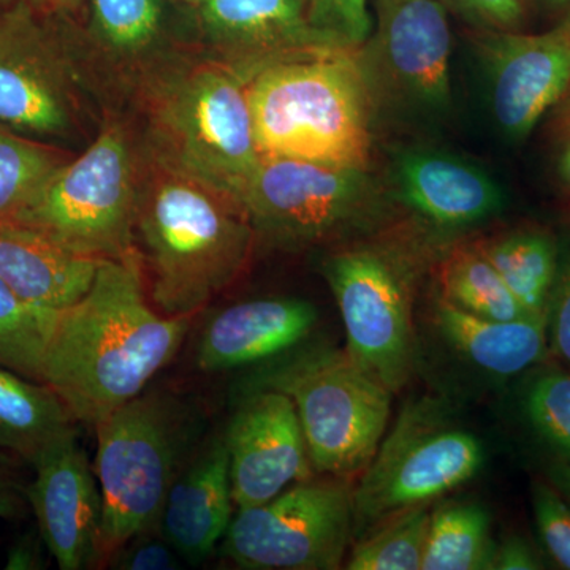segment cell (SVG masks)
<instances>
[{
    "label": "cell",
    "mask_w": 570,
    "mask_h": 570,
    "mask_svg": "<svg viewBox=\"0 0 570 570\" xmlns=\"http://www.w3.org/2000/svg\"><path fill=\"white\" fill-rule=\"evenodd\" d=\"M194 316L168 317L149 299L137 249L99 264L75 305L56 313L41 379L75 422L96 428L145 392L181 348Z\"/></svg>",
    "instance_id": "6da1fadb"
},
{
    "label": "cell",
    "mask_w": 570,
    "mask_h": 570,
    "mask_svg": "<svg viewBox=\"0 0 570 570\" xmlns=\"http://www.w3.org/2000/svg\"><path fill=\"white\" fill-rule=\"evenodd\" d=\"M255 243L236 198L142 149L135 249L160 313L195 316L245 272Z\"/></svg>",
    "instance_id": "7a4b0ae2"
},
{
    "label": "cell",
    "mask_w": 570,
    "mask_h": 570,
    "mask_svg": "<svg viewBox=\"0 0 570 570\" xmlns=\"http://www.w3.org/2000/svg\"><path fill=\"white\" fill-rule=\"evenodd\" d=\"M153 159L238 200L261 160L242 73L209 55L163 51L126 75Z\"/></svg>",
    "instance_id": "3957f363"
},
{
    "label": "cell",
    "mask_w": 570,
    "mask_h": 570,
    "mask_svg": "<svg viewBox=\"0 0 570 570\" xmlns=\"http://www.w3.org/2000/svg\"><path fill=\"white\" fill-rule=\"evenodd\" d=\"M261 156L365 168L374 96L360 47H318L245 78Z\"/></svg>",
    "instance_id": "277c9868"
},
{
    "label": "cell",
    "mask_w": 570,
    "mask_h": 570,
    "mask_svg": "<svg viewBox=\"0 0 570 570\" xmlns=\"http://www.w3.org/2000/svg\"><path fill=\"white\" fill-rule=\"evenodd\" d=\"M195 419L178 397L142 392L94 430V472L102 497L100 560L157 527L171 483L195 439Z\"/></svg>",
    "instance_id": "5b68a950"
},
{
    "label": "cell",
    "mask_w": 570,
    "mask_h": 570,
    "mask_svg": "<svg viewBox=\"0 0 570 570\" xmlns=\"http://www.w3.org/2000/svg\"><path fill=\"white\" fill-rule=\"evenodd\" d=\"M141 171L140 137L110 116L88 149L59 167L13 220L86 257L121 258L135 250Z\"/></svg>",
    "instance_id": "8992f818"
},
{
    "label": "cell",
    "mask_w": 570,
    "mask_h": 570,
    "mask_svg": "<svg viewBox=\"0 0 570 570\" xmlns=\"http://www.w3.org/2000/svg\"><path fill=\"white\" fill-rule=\"evenodd\" d=\"M258 389L291 397L316 474H362L387 433L393 393L356 365L346 348L285 356L247 382L246 390Z\"/></svg>",
    "instance_id": "52a82bcc"
},
{
    "label": "cell",
    "mask_w": 570,
    "mask_h": 570,
    "mask_svg": "<svg viewBox=\"0 0 570 570\" xmlns=\"http://www.w3.org/2000/svg\"><path fill=\"white\" fill-rule=\"evenodd\" d=\"M322 275L343 317L347 354L390 392H401L417 370L411 258L389 243H360L330 254Z\"/></svg>",
    "instance_id": "ba28073f"
},
{
    "label": "cell",
    "mask_w": 570,
    "mask_h": 570,
    "mask_svg": "<svg viewBox=\"0 0 570 570\" xmlns=\"http://www.w3.org/2000/svg\"><path fill=\"white\" fill-rule=\"evenodd\" d=\"M485 449L434 401L409 404L354 489V539L381 521L431 504L479 474Z\"/></svg>",
    "instance_id": "9c48e42d"
},
{
    "label": "cell",
    "mask_w": 570,
    "mask_h": 570,
    "mask_svg": "<svg viewBox=\"0 0 570 570\" xmlns=\"http://www.w3.org/2000/svg\"><path fill=\"white\" fill-rule=\"evenodd\" d=\"M238 202L257 242L302 249L365 225L381 190L365 168L262 156Z\"/></svg>",
    "instance_id": "30bf717a"
},
{
    "label": "cell",
    "mask_w": 570,
    "mask_h": 570,
    "mask_svg": "<svg viewBox=\"0 0 570 570\" xmlns=\"http://www.w3.org/2000/svg\"><path fill=\"white\" fill-rule=\"evenodd\" d=\"M236 510L220 554L242 569H341L354 540V487L346 478H311Z\"/></svg>",
    "instance_id": "8fae6325"
},
{
    "label": "cell",
    "mask_w": 570,
    "mask_h": 570,
    "mask_svg": "<svg viewBox=\"0 0 570 570\" xmlns=\"http://www.w3.org/2000/svg\"><path fill=\"white\" fill-rule=\"evenodd\" d=\"M45 11H0V124L33 138H66L80 121V77Z\"/></svg>",
    "instance_id": "7c38bea8"
},
{
    "label": "cell",
    "mask_w": 570,
    "mask_h": 570,
    "mask_svg": "<svg viewBox=\"0 0 570 570\" xmlns=\"http://www.w3.org/2000/svg\"><path fill=\"white\" fill-rule=\"evenodd\" d=\"M360 56L374 96L417 111L452 107V32L442 0H376V26Z\"/></svg>",
    "instance_id": "4fadbf2b"
},
{
    "label": "cell",
    "mask_w": 570,
    "mask_h": 570,
    "mask_svg": "<svg viewBox=\"0 0 570 570\" xmlns=\"http://www.w3.org/2000/svg\"><path fill=\"white\" fill-rule=\"evenodd\" d=\"M474 41L494 121L524 140L570 91V11L546 32L482 29Z\"/></svg>",
    "instance_id": "5bb4252c"
},
{
    "label": "cell",
    "mask_w": 570,
    "mask_h": 570,
    "mask_svg": "<svg viewBox=\"0 0 570 570\" xmlns=\"http://www.w3.org/2000/svg\"><path fill=\"white\" fill-rule=\"evenodd\" d=\"M224 439L236 509L264 504L316 474L294 403L276 390H246Z\"/></svg>",
    "instance_id": "9a60e30c"
},
{
    "label": "cell",
    "mask_w": 570,
    "mask_h": 570,
    "mask_svg": "<svg viewBox=\"0 0 570 570\" xmlns=\"http://www.w3.org/2000/svg\"><path fill=\"white\" fill-rule=\"evenodd\" d=\"M32 469L26 498L52 560L62 570L100 562L102 497L77 428L56 439Z\"/></svg>",
    "instance_id": "2e32d148"
},
{
    "label": "cell",
    "mask_w": 570,
    "mask_h": 570,
    "mask_svg": "<svg viewBox=\"0 0 570 570\" xmlns=\"http://www.w3.org/2000/svg\"><path fill=\"white\" fill-rule=\"evenodd\" d=\"M206 55L243 77L258 67L318 47H351L314 20L309 0H195Z\"/></svg>",
    "instance_id": "e0dca14e"
},
{
    "label": "cell",
    "mask_w": 570,
    "mask_h": 570,
    "mask_svg": "<svg viewBox=\"0 0 570 570\" xmlns=\"http://www.w3.org/2000/svg\"><path fill=\"white\" fill-rule=\"evenodd\" d=\"M393 184L401 204L439 228L471 227L504 208V194L485 170L438 149L397 154Z\"/></svg>",
    "instance_id": "ac0fdd59"
},
{
    "label": "cell",
    "mask_w": 570,
    "mask_h": 570,
    "mask_svg": "<svg viewBox=\"0 0 570 570\" xmlns=\"http://www.w3.org/2000/svg\"><path fill=\"white\" fill-rule=\"evenodd\" d=\"M318 311L302 298H258L225 307L206 324L197 366L223 373L268 362L299 346L317 325Z\"/></svg>",
    "instance_id": "d6986e66"
},
{
    "label": "cell",
    "mask_w": 570,
    "mask_h": 570,
    "mask_svg": "<svg viewBox=\"0 0 570 570\" xmlns=\"http://www.w3.org/2000/svg\"><path fill=\"white\" fill-rule=\"evenodd\" d=\"M234 508L228 450L225 439L217 436L179 471L157 528L184 561L200 564L223 542Z\"/></svg>",
    "instance_id": "ffe728a7"
},
{
    "label": "cell",
    "mask_w": 570,
    "mask_h": 570,
    "mask_svg": "<svg viewBox=\"0 0 570 570\" xmlns=\"http://www.w3.org/2000/svg\"><path fill=\"white\" fill-rule=\"evenodd\" d=\"M100 262L29 225L0 219V281L29 305L52 313L75 305L91 288Z\"/></svg>",
    "instance_id": "44dd1931"
},
{
    "label": "cell",
    "mask_w": 570,
    "mask_h": 570,
    "mask_svg": "<svg viewBox=\"0 0 570 570\" xmlns=\"http://www.w3.org/2000/svg\"><path fill=\"white\" fill-rule=\"evenodd\" d=\"M433 321L461 358L490 376H517L549 358L547 322L542 316L491 321L469 314L436 294Z\"/></svg>",
    "instance_id": "7402d4cb"
},
{
    "label": "cell",
    "mask_w": 570,
    "mask_h": 570,
    "mask_svg": "<svg viewBox=\"0 0 570 570\" xmlns=\"http://www.w3.org/2000/svg\"><path fill=\"white\" fill-rule=\"evenodd\" d=\"M75 426L69 409L47 384L0 366V453L33 466Z\"/></svg>",
    "instance_id": "603a6c76"
},
{
    "label": "cell",
    "mask_w": 570,
    "mask_h": 570,
    "mask_svg": "<svg viewBox=\"0 0 570 570\" xmlns=\"http://www.w3.org/2000/svg\"><path fill=\"white\" fill-rule=\"evenodd\" d=\"M474 243L523 309L530 316L546 317L561 255L553 234L527 225Z\"/></svg>",
    "instance_id": "cb8c5ba5"
},
{
    "label": "cell",
    "mask_w": 570,
    "mask_h": 570,
    "mask_svg": "<svg viewBox=\"0 0 570 570\" xmlns=\"http://www.w3.org/2000/svg\"><path fill=\"white\" fill-rule=\"evenodd\" d=\"M89 39L126 75L164 51L163 0H89Z\"/></svg>",
    "instance_id": "d4e9b609"
},
{
    "label": "cell",
    "mask_w": 570,
    "mask_h": 570,
    "mask_svg": "<svg viewBox=\"0 0 570 570\" xmlns=\"http://www.w3.org/2000/svg\"><path fill=\"white\" fill-rule=\"evenodd\" d=\"M497 546L483 505L442 502L431 509L422 570H491Z\"/></svg>",
    "instance_id": "484cf974"
},
{
    "label": "cell",
    "mask_w": 570,
    "mask_h": 570,
    "mask_svg": "<svg viewBox=\"0 0 570 570\" xmlns=\"http://www.w3.org/2000/svg\"><path fill=\"white\" fill-rule=\"evenodd\" d=\"M436 277L438 295L469 314L491 321L530 316L474 242L449 249Z\"/></svg>",
    "instance_id": "4316f807"
},
{
    "label": "cell",
    "mask_w": 570,
    "mask_h": 570,
    "mask_svg": "<svg viewBox=\"0 0 570 570\" xmlns=\"http://www.w3.org/2000/svg\"><path fill=\"white\" fill-rule=\"evenodd\" d=\"M431 504L417 505L381 521L356 538L348 570H422Z\"/></svg>",
    "instance_id": "83f0119b"
},
{
    "label": "cell",
    "mask_w": 570,
    "mask_h": 570,
    "mask_svg": "<svg viewBox=\"0 0 570 570\" xmlns=\"http://www.w3.org/2000/svg\"><path fill=\"white\" fill-rule=\"evenodd\" d=\"M69 159L62 149L0 124V219H13Z\"/></svg>",
    "instance_id": "f1b7e54d"
},
{
    "label": "cell",
    "mask_w": 570,
    "mask_h": 570,
    "mask_svg": "<svg viewBox=\"0 0 570 570\" xmlns=\"http://www.w3.org/2000/svg\"><path fill=\"white\" fill-rule=\"evenodd\" d=\"M55 316L22 302L0 281V366L43 384L41 365Z\"/></svg>",
    "instance_id": "f546056e"
},
{
    "label": "cell",
    "mask_w": 570,
    "mask_h": 570,
    "mask_svg": "<svg viewBox=\"0 0 570 570\" xmlns=\"http://www.w3.org/2000/svg\"><path fill=\"white\" fill-rule=\"evenodd\" d=\"M521 409L539 441L558 461L570 464V370L561 365L535 370L524 385Z\"/></svg>",
    "instance_id": "4dcf8cb0"
},
{
    "label": "cell",
    "mask_w": 570,
    "mask_h": 570,
    "mask_svg": "<svg viewBox=\"0 0 570 570\" xmlns=\"http://www.w3.org/2000/svg\"><path fill=\"white\" fill-rule=\"evenodd\" d=\"M532 509L539 538L551 560L570 570V505L551 483L532 485Z\"/></svg>",
    "instance_id": "1f68e13d"
},
{
    "label": "cell",
    "mask_w": 570,
    "mask_h": 570,
    "mask_svg": "<svg viewBox=\"0 0 570 570\" xmlns=\"http://www.w3.org/2000/svg\"><path fill=\"white\" fill-rule=\"evenodd\" d=\"M549 356L570 370V246L560 255L546 311Z\"/></svg>",
    "instance_id": "d6a6232c"
},
{
    "label": "cell",
    "mask_w": 570,
    "mask_h": 570,
    "mask_svg": "<svg viewBox=\"0 0 570 570\" xmlns=\"http://www.w3.org/2000/svg\"><path fill=\"white\" fill-rule=\"evenodd\" d=\"M314 20L351 47H362L373 31L367 0H318Z\"/></svg>",
    "instance_id": "836d02e7"
},
{
    "label": "cell",
    "mask_w": 570,
    "mask_h": 570,
    "mask_svg": "<svg viewBox=\"0 0 570 570\" xmlns=\"http://www.w3.org/2000/svg\"><path fill=\"white\" fill-rule=\"evenodd\" d=\"M151 530L135 535L116 553V558H118L116 568L126 570L181 569L183 558L179 557L178 551L164 538L159 528H157V534L151 535Z\"/></svg>",
    "instance_id": "e575fe53"
},
{
    "label": "cell",
    "mask_w": 570,
    "mask_h": 570,
    "mask_svg": "<svg viewBox=\"0 0 570 570\" xmlns=\"http://www.w3.org/2000/svg\"><path fill=\"white\" fill-rule=\"evenodd\" d=\"M449 10L459 11L468 20L494 31H520L527 18L524 0H442Z\"/></svg>",
    "instance_id": "d590c367"
},
{
    "label": "cell",
    "mask_w": 570,
    "mask_h": 570,
    "mask_svg": "<svg viewBox=\"0 0 570 570\" xmlns=\"http://www.w3.org/2000/svg\"><path fill=\"white\" fill-rule=\"evenodd\" d=\"M551 160L561 194L570 202V96L549 112Z\"/></svg>",
    "instance_id": "8d00e7d4"
},
{
    "label": "cell",
    "mask_w": 570,
    "mask_h": 570,
    "mask_svg": "<svg viewBox=\"0 0 570 570\" xmlns=\"http://www.w3.org/2000/svg\"><path fill=\"white\" fill-rule=\"evenodd\" d=\"M10 460L0 453V519L21 520L29 512L26 485L10 471Z\"/></svg>",
    "instance_id": "74e56055"
},
{
    "label": "cell",
    "mask_w": 570,
    "mask_h": 570,
    "mask_svg": "<svg viewBox=\"0 0 570 570\" xmlns=\"http://www.w3.org/2000/svg\"><path fill=\"white\" fill-rule=\"evenodd\" d=\"M538 570L543 569L542 561L534 549L520 535L498 543L491 570Z\"/></svg>",
    "instance_id": "f35d334b"
},
{
    "label": "cell",
    "mask_w": 570,
    "mask_h": 570,
    "mask_svg": "<svg viewBox=\"0 0 570 570\" xmlns=\"http://www.w3.org/2000/svg\"><path fill=\"white\" fill-rule=\"evenodd\" d=\"M47 554H50L40 532H26L14 540L7 554V569L40 570L47 568Z\"/></svg>",
    "instance_id": "ab89813d"
},
{
    "label": "cell",
    "mask_w": 570,
    "mask_h": 570,
    "mask_svg": "<svg viewBox=\"0 0 570 570\" xmlns=\"http://www.w3.org/2000/svg\"><path fill=\"white\" fill-rule=\"evenodd\" d=\"M85 0H0L3 6H11V3H26L33 9L45 11L50 14H69L77 11L82 6Z\"/></svg>",
    "instance_id": "60d3db41"
},
{
    "label": "cell",
    "mask_w": 570,
    "mask_h": 570,
    "mask_svg": "<svg viewBox=\"0 0 570 570\" xmlns=\"http://www.w3.org/2000/svg\"><path fill=\"white\" fill-rule=\"evenodd\" d=\"M550 483L554 487L570 505V464L558 461L550 469Z\"/></svg>",
    "instance_id": "b9f144b4"
},
{
    "label": "cell",
    "mask_w": 570,
    "mask_h": 570,
    "mask_svg": "<svg viewBox=\"0 0 570 570\" xmlns=\"http://www.w3.org/2000/svg\"><path fill=\"white\" fill-rule=\"evenodd\" d=\"M543 10L562 18L570 11V0H535Z\"/></svg>",
    "instance_id": "7bdbcfd3"
},
{
    "label": "cell",
    "mask_w": 570,
    "mask_h": 570,
    "mask_svg": "<svg viewBox=\"0 0 570 570\" xmlns=\"http://www.w3.org/2000/svg\"><path fill=\"white\" fill-rule=\"evenodd\" d=\"M309 2L313 3V14H314V9H316L318 0H309Z\"/></svg>",
    "instance_id": "ee69618b"
},
{
    "label": "cell",
    "mask_w": 570,
    "mask_h": 570,
    "mask_svg": "<svg viewBox=\"0 0 570 570\" xmlns=\"http://www.w3.org/2000/svg\"><path fill=\"white\" fill-rule=\"evenodd\" d=\"M186 2L190 6V3L195 2V0H186Z\"/></svg>",
    "instance_id": "f6af8a7d"
},
{
    "label": "cell",
    "mask_w": 570,
    "mask_h": 570,
    "mask_svg": "<svg viewBox=\"0 0 570 570\" xmlns=\"http://www.w3.org/2000/svg\"><path fill=\"white\" fill-rule=\"evenodd\" d=\"M568 96H570V91H569Z\"/></svg>",
    "instance_id": "bcb514c9"
}]
</instances>
